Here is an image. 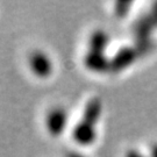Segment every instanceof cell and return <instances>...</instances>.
Returning a JSON list of instances; mask_svg holds the SVG:
<instances>
[{
  "instance_id": "cell-8",
  "label": "cell",
  "mask_w": 157,
  "mask_h": 157,
  "mask_svg": "<svg viewBox=\"0 0 157 157\" xmlns=\"http://www.w3.org/2000/svg\"><path fill=\"white\" fill-rule=\"evenodd\" d=\"M67 157H87V156H85V155H83L82 152L79 151H70L67 152Z\"/></svg>"
},
{
  "instance_id": "cell-6",
  "label": "cell",
  "mask_w": 157,
  "mask_h": 157,
  "mask_svg": "<svg viewBox=\"0 0 157 157\" xmlns=\"http://www.w3.org/2000/svg\"><path fill=\"white\" fill-rule=\"evenodd\" d=\"M109 37L105 30L102 29H95L92 32L89 39V50L104 52L107 48Z\"/></svg>"
},
{
  "instance_id": "cell-9",
  "label": "cell",
  "mask_w": 157,
  "mask_h": 157,
  "mask_svg": "<svg viewBox=\"0 0 157 157\" xmlns=\"http://www.w3.org/2000/svg\"><path fill=\"white\" fill-rule=\"evenodd\" d=\"M149 157H157V143L152 144L151 149H150V155Z\"/></svg>"
},
{
  "instance_id": "cell-3",
  "label": "cell",
  "mask_w": 157,
  "mask_h": 157,
  "mask_svg": "<svg viewBox=\"0 0 157 157\" xmlns=\"http://www.w3.org/2000/svg\"><path fill=\"white\" fill-rule=\"evenodd\" d=\"M73 141L78 143L79 146H90L97 139V129L94 124H91L86 121L79 120L73 126L71 132Z\"/></svg>"
},
{
  "instance_id": "cell-7",
  "label": "cell",
  "mask_w": 157,
  "mask_h": 157,
  "mask_svg": "<svg viewBox=\"0 0 157 157\" xmlns=\"http://www.w3.org/2000/svg\"><path fill=\"white\" fill-rule=\"evenodd\" d=\"M126 157H149V156H144L143 154L139 152L137 150H129V151L126 154Z\"/></svg>"
},
{
  "instance_id": "cell-4",
  "label": "cell",
  "mask_w": 157,
  "mask_h": 157,
  "mask_svg": "<svg viewBox=\"0 0 157 157\" xmlns=\"http://www.w3.org/2000/svg\"><path fill=\"white\" fill-rule=\"evenodd\" d=\"M84 65L93 72H104L111 69V61L104 52L87 50L84 56Z\"/></svg>"
},
{
  "instance_id": "cell-1",
  "label": "cell",
  "mask_w": 157,
  "mask_h": 157,
  "mask_svg": "<svg viewBox=\"0 0 157 157\" xmlns=\"http://www.w3.org/2000/svg\"><path fill=\"white\" fill-rule=\"evenodd\" d=\"M28 64L30 71L34 73L35 77L41 79L48 78L52 72V61L43 50L35 49L29 54Z\"/></svg>"
},
{
  "instance_id": "cell-5",
  "label": "cell",
  "mask_w": 157,
  "mask_h": 157,
  "mask_svg": "<svg viewBox=\"0 0 157 157\" xmlns=\"http://www.w3.org/2000/svg\"><path fill=\"white\" fill-rule=\"evenodd\" d=\"M101 111H102L101 100L99 98H97V97H93V98H91L90 100L85 104L80 120L86 121V122L95 126V124H98L99 118H100Z\"/></svg>"
},
{
  "instance_id": "cell-2",
  "label": "cell",
  "mask_w": 157,
  "mask_h": 157,
  "mask_svg": "<svg viewBox=\"0 0 157 157\" xmlns=\"http://www.w3.org/2000/svg\"><path fill=\"white\" fill-rule=\"evenodd\" d=\"M45 128L52 136H59L67 124V112L62 106L50 108L44 119Z\"/></svg>"
}]
</instances>
